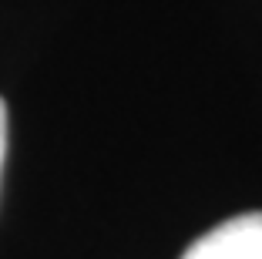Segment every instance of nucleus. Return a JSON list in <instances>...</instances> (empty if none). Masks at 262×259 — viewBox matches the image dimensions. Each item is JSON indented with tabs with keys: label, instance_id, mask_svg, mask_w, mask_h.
<instances>
[{
	"label": "nucleus",
	"instance_id": "obj_2",
	"mask_svg": "<svg viewBox=\"0 0 262 259\" xmlns=\"http://www.w3.org/2000/svg\"><path fill=\"white\" fill-rule=\"evenodd\" d=\"M4 155H7V105L0 98V168H4Z\"/></svg>",
	"mask_w": 262,
	"mask_h": 259
},
{
	"label": "nucleus",
	"instance_id": "obj_1",
	"mask_svg": "<svg viewBox=\"0 0 262 259\" xmlns=\"http://www.w3.org/2000/svg\"><path fill=\"white\" fill-rule=\"evenodd\" d=\"M182 259H262V212L225 219L195 239Z\"/></svg>",
	"mask_w": 262,
	"mask_h": 259
}]
</instances>
